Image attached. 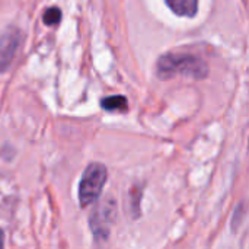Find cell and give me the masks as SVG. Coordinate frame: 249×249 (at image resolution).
I'll list each match as a JSON object with an SVG mask.
<instances>
[{
    "instance_id": "cell-4",
    "label": "cell",
    "mask_w": 249,
    "mask_h": 249,
    "mask_svg": "<svg viewBox=\"0 0 249 249\" xmlns=\"http://www.w3.org/2000/svg\"><path fill=\"white\" fill-rule=\"evenodd\" d=\"M20 39L22 36L18 29H9L0 36V71L6 70L12 63Z\"/></svg>"
},
{
    "instance_id": "cell-6",
    "label": "cell",
    "mask_w": 249,
    "mask_h": 249,
    "mask_svg": "<svg viewBox=\"0 0 249 249\" xmlns=\"http://www.w3.org/2000/svg\"><path fill=\"white\" fill-rule=\"evenodd\" d=\"M101 107L105 111H118V112H125L128 108V102L125 96L123 95H114V96H107L101 101Z\"/></svg>"
},
{
    "instance_id": "cell-5",
    "label": "cell",
    "mask_w": 249,
    "mask_h": 249,
    "mask_svg": "<svg viewBox=\"0 0 249 249\" xmlns=\"http://www.w3.org/2000/svg\"><path fill=\"white\" fill-rule=\"evenodd\" d=\"M169 9L178 16L193 18L198 10V0H165Z\"/></svg>"
},
{
    "instance_id": "cell-3",
    "label": "cell",
    "mask_w": 249,
    "mask_h": 249,
    "mask_svg": "<svg viewBox=\"0 0 249 249\" xmlns=\"http://www.w3.org/2000/svg\"><path fill=\"white\" fill-rule=\"evenodd\" d=\"M115 217V203L112 200L102 201L90 214V229L96 239H107Z\"/></svg>"
},
{
    "instance_id": "cell-7",
    "label": "cell",
    "mask_w": 249,
    "mask_h": 249,
    "mask_svg": "<svg viewBox=\"0 0 249 249\" xmlns=\"http://www.w3.org/2000/svg\"><path fill=\"white\" fill-rule=\"evenodd\" d=\"M42 19H44V23H45V25L54 26V25H57V23L61 20V12H60L58 7H51V9L45 10Z\"/></svg>"
},
{
    "instance_id": "cell-2",
    "label": "cell",
    "mask_w": 249,
    "mask_h": 249,
    "mask_svg": "<svg viewBox=\"0 0 249 249\" xmlns=\"http://www.w3.org/2000/svg\"><path fill=\"white\" fill-rule=\"evenodd\" d=\"M107 177L108 172L102 163H90L85 169L79 184V201L82 207H86L99 198L107 182Z\"/></svg>"
},
{
    "instance_id": "cell-1",
    "label": "cell",
    "mask_w": 249,
    "mask_h": 249,
    "mask_svg": "<svg viewBox=\"0 0 249 249\" xmlns=\"http://www.w3.org/2000/svg\"><path fill=\"white\" fill-rule=\"evenodd\" d=\"M207 64L191 54H166L158 63V76L160 79H171L177 74L201 79L207 76Z\"/></svg>"
},
{
    "instance_id": "cell-8",
    "label": "cell",
    "mask_w": 249,
    "mask_h": 249,
    "mask_svg": "<svg viewBox=\"0 0 249 249\" xmlns=\"http://www.w3.org/2000/svg\"><path fill=\"white\" fill-rule=\"evenodd\" d=\"M3 247V232L0 231V248Z\"/></svg>"
}]
</instances>
